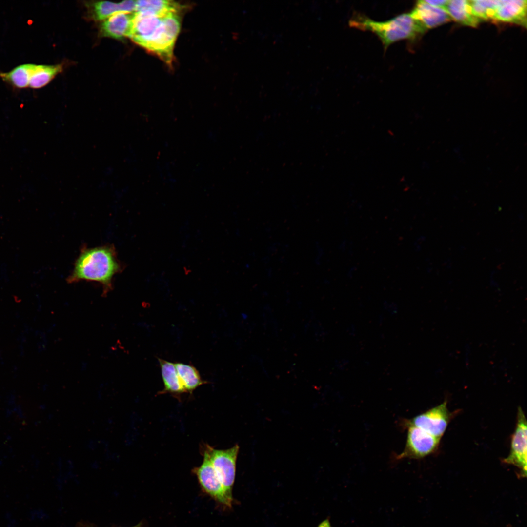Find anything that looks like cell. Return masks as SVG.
Wrapping results in <instances>:
<instances>
[{"label": "cell", "mask_w": 527, "mask_h": 527, "mask_svg": "<svg viewBox=\"0 0 527 527\" xmlns=\"http://www.w3.org/2000/svg\"><path fill=\"white\" fill-rule=\"evenodd\" d=\"M517 423L512 435L510 451L503 462L515 466L520 469L523 476L527 475V420L522 408L519 407Z\"/></svg>", "instance_id": "obj_6"}, {"label": "cell", "mask_w": 527, "mask_h": 527, "mask_svg": "<svg viewBox=\"0 0 527 527\" xmlns=\"http://www.w3.org/2000/svg\"><path fill=\"white\" fill-rule=\"evenodd\" d=\"M135 12H118L109 17L101 27V35L116 39L130 37Z\"/></svg>", "instance_id": "obj_11"}, {"label": "cell", "mask_w": 527, "mask_h": 527, "mask_svg": "<svg viewBox=\"0 0 527 527\" xmlns=\"http://www.w3.org/2000/svg\"><path fill=\"white\" fill-rule=\"evenodd\" d=\"M174 365L182 384L187 393H192L200 385L207 383L202 380L198 370L192 365L182 363H175Z\"/></svg>", "instance_id": "obj_18"}, {"label": "cell", "mask_w": 527, "mask_h": 527, "mask_svg": "<svg viewBox=\"0 0 527 527\" xmlns=\"http://www.w3.org/2000/svg\"><path fill=\"white\" fill-rule=\"evenodd\" d=\"M130 527H145L144 523L141 522L138 524Z\"/></svg>", "instance_id": "obj_25"}, {"label": "cell", "mask_w": 527, "mask_h": 527, "mask_svg": "<svg viewBox=\"0 0 527 527\" xmlns=\"http://www.w3.org/2000/svg\"><path fill=\"white\" fill-rule=\"evenodd\" d=\"M34 65L32 63L20 65L9 72L0 73V77L4 82L16 88L29 87Z\"/></svg>", "instance_id": "obj_17"}, {"label": "cell", "mask_w": 527, "mask_h": 527, "mask_svg": "<svg viewBox=\"0 0 527 527\" xmlns=\"http://www.w3.org/2000/svg\"><path fill=\"white\" fill-rule=\"evenodd\" d=\"M78 527H96L92 524H90L89 523H84V522L79 523H78Z\"/></svg>", "instance_id": "obj_24"}, {"label": "cell", "mask_w": 527, "mask_h": 527, "mask_svg": "<svg viewBox=\"0 0 527 527\" xmlns=\"http://www.w3.org/2000/svg\"><path fill=\"white\" fill-rule=\"evenodd\" d=\"M161 374L164 384V389L158 394L170 393L176 398L187 393L177 374L174 363L158 358Z\"/></svg>", "instance_id": "obj_13"}, {"label": "cell", "mask_w": 527, "mask_h": 527, "mask_svg": "<svg viewBox=\"0 0 527 527\" xmlns=\"http://www.w3.org/2000/svg\"><path fill=\"white\" fill-rule=\"evenodd\" d=\"M5 520L8 527H17V522L15 518L9 513L5 515Z\"/></svg>", "instance_id": "obj_22"}, {"label": "cell", "mask_w": 527, "mask_h": 527, "mask_svg": "<svg viewBox=\"0 0 527 527\" xmlns=\"http://www.w3.org/2000/svg\"><path fill=\"white\" fill-rule=\"evenodd\" d=\"M318 527H331V526L329 520L326 519L325 520L320 523V524Z\"/></svg>", "instance_id": "obj_23"}, {"label": "cell", "mask_w": 527, "mask_h": 527, "mask_svg": "<svg viewBox=\"0 0 527 527\" xmlns=\"http://www.w3.org/2000/svg\"><path fill=\"white\" fill-rule=\"evenodd\" d=\"M349 25L351 27L375 34L382 41L385 50L396 41H413L426 31L410 12L401 14L383 21H375L365 15L356 13L350 19Z\"/></svg>", "instance_id": "obj_1"}, {"label": "cell", "mask_w": 527, "mask_h": 527, "mask_svg": "<svg viewBox=\"0 0 527 527\" xmlns=\"http://www.w3.org/2000/svg\"><path fill=\"white\" fill-rule=\"evenodd\" d=\"M501 0H469L473 15L481 21L493 20L496 10Z\"/></svg>", "instance_id": "obj_20"}, {"label": "cell", "mask_w": 527, "mask_h": 527, "mask_svg": "<svg viewBox=\"0 0 527 527\" xmlns=\"http://www.w3.org/2000/svg\"><path fill=\"white\" fill-rule=\"evenodd\" d=\"M178 12L164 15L145 49L155 54L171 66L173 60V50L180 30Z\"/></svg>", "instance_id": "obj_3"}, {"label": "cell", "mask_w": 527, "mask_h": 527, "mask_svg": "<svg viewBox=\"0 0 527 527\" xmlns=\"http://www.w3.org/2000/svg\"><path fill=\"white\" fill-rule=\"evenodd\" d=\"M410 14L426 31L451 20L445 10L432 6L425 0L417 1Z\"/></svg>", "instance_id": "obj_10"}, {"label": "cell", "mask_w": 527, "mask_h": 527, "mask_svg": "<svg viewBox=\"0 0 527 527\" xmlns=\"http://www.w3.org/2000/svg\"><path fill=\"white\" fill-rule=\"evenodd\" d=\"M119 269L115 253L110 247L87 249L77 259L69 281L86 280L98 282L103 285L106 292L111 288L112 279Z\"/></svg>", "instance_id": "obj_2"}, {"label": "cell", "mask_w": 527, "mask_h": 527, "mask_svg": "<svg viewBox=\"0 0 527 527\" xmlns=\"http://www.w3.org/2000/svg\"><path fill=\"white\" fill-rule=\"evenodd\" d=\"M203 491L221 505L231 508L233 499L229 498L220 482L208 455L203 452V460L192 470Z\"/></svg>", "instance_id": "obj_5"}, {"label": "cell", "mask_w": 527, "mask_h": 527, "mask_svg": "<svg viewBox=\"0 0 527 527\" xmlns=\"http://www.w3.org/2000/svg\"><path fill=\"white\" fill-rule=\"evenodd\" d=\"M63 69L62 64H35L31 75L29 87L39 89L48 84Z\"/></svg>", "instance_id": "obj_16"}, {"label": "cell", "mask_w": 527, "mask_h": 527, "mask_svg": "<svg viewBox=\"0 0 527 527\" xmlns=\"http://www.w3.org/2000/svg\"><path fill=\"white\" fill-rule=\"evenodd\" d=\"M526 0H501L493 20L527 26Z\"/></svg>", "instance_id": "obj_12"}, {"label": "cell", "mask_w": 527, "mask_h": 527, "mask_svg": "<svg viewBox=\"0 0 527 527\" xmlns=\"http://www.w3.org/2000/svg\"><path fill=\"white\" fill-rule=\"evenodd\" d=\"M182 8L180 4L171 0H137L136 12H150L163 15L170 12H179Z\"/></svg>", "instance_id": "obj_19"}, {"label": "cell", "mask_w": 527, "mask_h": 527, "mask_svg": "<svg viewBox=\"0 0 527 527\" xmlns=\"http://www.w3.org/2000/svg\"><path fill=\"white\" fill-rule=\"evenodd\" d=\"M440 440L420 428L409 425L406 447L400 457L420 458L427 456L437 450Z\"/></svg>", "instance_id": "obj_8"}, {"label": "cell", "mask_w": 527, "mask_h": 527, "mask_svg": "<svg viewBox=\"0 0 527 527\" xmlns=\"http://www.w3.org/2000/svg\"><path fill=\"white\" fill-rule=\"evenodd\" d=\"M426 2L430 4L432 6L442 8L445 10L448 1L446 0H425Z\"/></svg>", "instance_id": "obj_21"}, {"label": "cell", "mask_w": 527, "mask_h": 527, "mask_svg": "<svg viewBox=\"0 0 527 527\" xmlns=\"http://www.w3.org/2000/svg\"><path fill=\"white\" fill-rule=\"evenodd\" d=\"M445 10L451 20L464 25L476 27L481 21L473 15L469 0H448Z\"/></svg>", "instance_id": "obj_14"}, {"label": "cell", "mask_w": 527, "mask_h": 527, "mask_svg": "<svg viewBox=\"0 0 527 527\" xmlns=\"http://www.w3.org/2000/svg\"><path fill=\"white\" fill-rule=\"evenodd\" d=\"M451 418L452 413L449 412L447 407V402L445 401L416 416L411 420L409 425L420 428L441 439Z\"/></svg>", "instance_id": "obj_7"}, {"label": "cell", "mask_w": 527, "mask_h": 527, "mask_svg": "<svg viewBox=\"0 0 527 527\" xmlns=\"http://www.w3.org/2000/svg\"><path fill=\"white\" fill-rule=\"evenodd\" d=\"M239 450L238 445L224 450L215 449L208 444L203 447V452L208 455L226 493L231 499Z\"/></svg>", "instance_id": "obj_4"}, {"label": "cell", "mask_w": 527, "mask_h": 527, "mask_svg": "<svg viewBox=\"0 0 527 527\" xmlns=\"http://www.w3.org/2000/svg\"><path fill=\"white\" fill-rule=\"evenodd\" d=\"M164 15L150 12H135L129 37L134 42L145 48Z\"/></svg>", "instance_id": "obj_9"}, {"label": "cell", "mask_w": 527, "mask_h": 527, "mask_svg": "<svg viewBox=\"0 0 527 527\" xmlns=\"http://www.w3.org/2000/svg\"><path fill=\"white\" fill-rule=\"evenodd\" d=\"M136 10V1L124 0L120 3L109 1H97L92 6V14L94 19L103 20L118 12L134 13Z\"/></svg>", "instance_id": "obj_15"}]
</instances>
